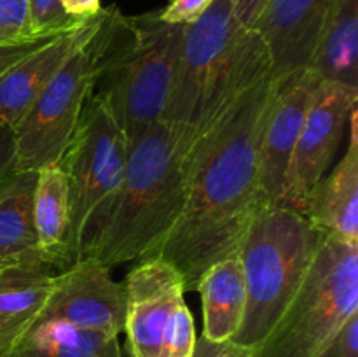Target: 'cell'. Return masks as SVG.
Returning <instances> with one entry per match:
<instances>
[{
	"instance_id": "24",
	"label": "cell",
	"mask_w": 358,
	"mask_h": 357,
	"mask_svg": "<svg viewBox=\"0 0 358 357\" xmlns=\"http://www.w3.org/2000/svg\"><path fill=\"white\" fill-rule=\"evenodd\" d=\"M215 0H170L163 10H159V20L170 24L194 23Z\"/></svg>"
},
{
	"instance_id": "17",
	"label": "cell",
	"mask_w": 358,
	"mask_h": 357,
	"mask_svg": "<svg viewBox=\"0 0 358 357\" xmlns=\"http://www.w3.org/2000/svg\"><path fill=\"white\" fill-rule=\"evenodd\" d=\"M35 175L31 217L38 251L44 261L62 272L76 261L69 184L58 163L38 168Z\"/></svg>"
},
{
	"instance_id": "3",
	"label": "cell",
	"mask_w": 358,
	"mask_h": 357,
	"mask_svg": "<svg viewBox=\"0 0 358 357\" xmlns=\"http://www.w3.org/2000/svg\"><path fill=\"white\" fill-rule=\"evenodd\" d=\"M268 76H273L271 62L262 38L238 21L231 0H215L185 27L163 121L198 139Z\"/></svg>"
},
{
	"instance_id": "26",
	"label": "cell",
	"mask_w": 358,
	"mask_h": 357,
	"mask_svg": "<svg viewBox=\"0 0 358 357\" xmlns=\"http://www.w3.org/2000/svg\"><path fill=\"white\" fill-rule=\"evenodd\" d=\"M322 357H358V314L353 315Z\"/></svg>"
},
{
	"instance_id": "14",
	"label": "cell",
	"mask_w": 358,
	"mask_h": 357,
	"mask_svg": "<svg viewBox=\"0 0 358 357\" xmlns=\"http://www.w3.org/2000/svg\"><path fill=\"white\" fill-rule=\"evenodd\" d=\"M334 0H266L252 30L268 49L275 79L310 66Z\"/></svg>"
},
{
	"instance_id": "21",
	"label": "cell",
	"mask_w": 358,
	"mask_h": 357,
	"mask_svg": "<svg viewBox=\"0 0 358 357\" xmlns=\"http://www.w3.org/2000/svg\"><path fill=\"white\" fill-rule=\"evenodd\" d=\"M10 357H124V350L119 335L48 321L35 326Z\"/></svg>"
},
{
	"instance_id": "13",
	"label": "cell",
	"mask_w": 358,
	"mask_h": 357,
	"mask_svg": "<svg viewBox=\"0 0 358 357\" xmlns=\"http://www.w3.org/2000/svg\"><path fill=\"white\" fill-rule=\"evenodd\" d=\"M103 16L100 9L72 30L48 38L0 76V128H16L38 94L96 34Z\"/></svg>"
},
{
	"instance_id": "20",
	"label": "cell",
	"mask_w": 358,
	"mask_h": 357,
	"mask_svg": "<svg viewBox=\"0 0 358 357\" xmlns=\"http://www.w3.org/2000/svg\"><path fill=\"white\" fill-rule=\"evenodd\" d=\"M310 69L322 80L358 88V0H334Z\"/></svg>"
},
{
	"instance_id": "2",
	"label": "cell",
	"mask_w": 358,
	"mask_h": 357,
	"mask_svg": "<svg viewBox=\"0 0 358 357\" xmlns=\"http://www.w3.org/2000/svg\"><path fill=\"white\" fill-rule=\"evenodd\" d=\"M194 140L180 126L159 121L128 144L117 192L79 258L112 270L156 254L184 210Z\"/></svg>"
},
{
	"instance_id": "18",
	"label": "cell",
	"mask_w": 358,
	"mask_h": 357,
	"mask_svg": "<svg viewBox=\"0 0 358 357\" xmlns=\"http://www.w3.org/2000/svg\"><path fill=\"white\" fill-rule=\"evenodd\" d=\"M203 303V336L212 342L233 340L240 331L247 308V284L240 254L213 262L199 279Z\"/></svg>"
},
{
	"instance_id": "10",
	"label": "cell",
	"mask_w": 358,
	"mask_h": 357,
	"mask_svg": "<svg viewBox=\"0 0 358 357\" xmlns=\"http://www.w3.org/2000/svg\"><path fill=\"white\" fill-rule=\"evenodd\" d=\"M357 102L358 88L320 79L290 158L282 205L303 210L310 191L334 160Z\"/></svg>"
},
{
	"instance_id": "5",
	"label": "cell",
	"mask_w": 358,
	"mask_h": 357,
	"mask_svg": "<svg viewBox=\"0 0 358 357\" xmlns=\"http://www.w3.org/2000/svg\"><path fill=\"white\" fill-rule=\"evenodd\" d=\"M324 233L296 209L264 203L238 254L247 284V308L233 342L257 346L303 282Z\"/></svg>"
},
{
	"instance_id": "1",
	"label": "cell",
	"mask_w": 358,
	"mask_h": 357,
	"mask_svg": "<svg viewBox=\"0 0 358 357\" xmlns=\"http://www.w3.org/2000/svg\"><path fill=\"white\" fill-rule=\"evenodd\" d=\"M275 93V77L261 79L192 144L184 210L152 255L178 270L185 290L238 252L257 210L269 203L259 182V147Z\"/></svg>"
},
{
	"instance_id": "12",
	"label": "cell",
	"mask_w": 358,
	"mask_h": 357,
	"mask_svg": "<svg viewBox=\"0 0 358 357\" xmlns=\"http://www.w3.org/2000/svg\"><path fill=\"white\" fill-rule=\"evenodd\" d=\"M320 77L308 66L276 79V93L259 147V182L266 202L280 203L287 170Z\"/></svg>"
},
{
	"instance_id": "29",
	"label": "cell",
	"mask_w": 358,
	"mask_h": 357,
	"mask_svg": "<svg viewBox=\"0 0 358 357\" xmlns=\"http://www.w3.org/2000/svg\"><path fill=\"white\" fill-rule=\"evenodd\" d=\"M234 7V14H236L238 21L243 27L252 28L254 27L255 20H257L259 13L264 7L266 0H231Z\"/></svg>"
},
{
	"instance_id": "4",
	"label": "cell",
	"mask_w": 358,
	"mask_h": 357,
	"mask_svg": "<svg viewBox=\"0 0 358 357\" xmlns=\"http://www.w3.org/2000/svg\"><path fill=\"white\" fill-rule=\"evenodd\" d=\"M184 30V24L161 21L157 13L124 16L108 7L103 56L91 94L110 112L128 144L164 119Z\"/></svg>"
},
{
	"instance_id": "15",
	"label": "cell",
	"mask_w": 358,
	"mask_h": 357,
	"mask_svg": "<svg viewBox=\"0 0 358 357\" xmlns=\"http://www.w3.org/2000/svg\"><path fill=\"white\" fill-rule=\"evenodd\" d=\"M350 140L345 156L308 195L303 214L320 233L358 241V118L350 114Z\"/></svg>"
},
{
	"instance_id": "11",
	"label": "cell",
	"mask_w": 358,
	"mask_h": 357,
	"mask_svg": "<svg viewBox=\"0 0 358 357\" xmlns=\"http://www.w3.org/2000/svg\"><path fill=\"white\" fill-rule=\"evenodd\" d=\"M124 284L93 258H79L58 272L51 298L37 326L62 321L80 329L119 335L124 328Z\"/></svg>"
},
{
	"instance_id": "16",
	"label": "cell",
	"mask_w": 358,
	"mask_h": 357,
	"mask_svg": "<svg viewBox=\"0 0 358 357\" xmlns=\"http://www.w3.org/2000/svg\"><path fill=\"white\" fill-rule=\"evenodd\" d=\"M45 261L16 262L0 268V357H10L37 326L56 282Z\"/></svg>"
},
{
	"instance_id": "22",
	"label": "cell",
	"mask_w": 358,
	"mask_h": 357,
	"mask_svg": "<svg viewBox=\"0 0 358 357\" xmlns=\"http://www.w3.org/2000/svg\"><path fill=\"white\" fill-rule=\"evenodd\" d=\"M28 2V27L34 38H49L69 31L83 23L66 14L62 0H27ZM91 18V16H90Z\"/></svg>"
},
{
	"instance_id": "28",
	"label": "cell",
	"mask_w": 358,
	"mask_h": 357,
	"mask_svg": "<svg viewBox=\"0 0 358 357\" xmlns=\"http://www.w3.org/2000/svg\"><path fill=\"white\" fill-rule=\"evenodd\" d=\"M44 41H48V38H38V41L23 42V44L16 46H2V48H0V76H2L6 70H9L14 63L20 62L24 55L34 51V49L37 48V46H41Z\"/></svg>"
},
{
	"instance_id": "9",
	"label": "cell",
	"mask_w": 358,
	"mask_h": 357,
	"mask_svg": "<svg viewBox=\"0 0 358 357\" xmlns=\"http://www.w3.org/2000/svg\"><path fill=\"white\" fill-rule=\"evenodd\" d=\"M178 270L159 258L140 259L124 282L128 357H191L194 317Z\"/></svg>"
},
{
	"instance_id": "27",
	"label": "cell",
	"mask_w": 358,
	"mask_h": 357,
	"mask_svg": "<svg viewBox=\"0 0 358 357\" xmlns=\"http://www.w3.org/2000/svg\"><path fill=\"white\" fill-rule=\"evenodd\" d=\"M16 172V150H14L13 130L0 128V182Z\"/></svg>"
},
{
	"instance_id": "30",
	"label": "cell",
	"mask_w": 358,
	"mask_h": 357,
	"mask_svg": "<svg viewBox=\"0 0 358 357\" xmlns=\"http://www.w3.org/2000/svg\"><path fill=\"white\" fill-rule=\"evenodd\" d=\"M62 6L72 18L84 20L101 9V0H62Z\"/></svg>"
},
{
	"instance_id": "7",
	"label": "cell",
	"mask_w": 358,
	"mask_h": 357,
	"mask_svg": "<svg viewBox=\"0 0 358 357\" xmlns=\"http://www.w3.org/2000/svg\"><path fill=\"white\" fill-rule=\"evenodd\" d=\"M126 158L128 139L103 104L91 94L58 163L69 184L76 259L107 216L122 181Z\"/></svg>"
},
{
	"instance_id": "6",
	"label": "cell",
	"mask_w": 358,
	"mask_h": 357,
	"mask_svg": "<svg viewBox=\"0 0 358 357\" xmlns=\"http://www.w3.org/2000/svg\"><path fill=\"white\" fill-rule=\"evenodd\" d=\"M358 314V241L324 234L303 282L255 357H322Z\"/></svg>"
},
{
	"instance_id": "23",
	"label": "cell",
	"mask_w": 358,
	"mask_h": 357,
	"mask_svg": "<svg viewBox=\"0 0 358 357\" xmlns=\"http://www.w3.org/2000/svg\"><path fill=\"white\" fill-rule=\"evenodd\" d=\"M30 41L38 38L30 34L27 0H0V48Z\"/></svg>"
},
{
	"instance_id": "31",
	"label": "cell",
	"mask_w": 358,
	"mask_h": 357,
	"mask_svg": "<svg viewBox=\"0 0 358 357\" xmlns=\"http://www.w3.org/2000/svg\"><path fill=\"white\" fill-rule=\"evenodd\" d=\"M124 357H128V356H126V352H124Z\"/></svg>"
},
{
	"instance_id": "19",
	"label": "cell",
	"mask_w": 358,
	"mask_h": 357,
	"mask_svg": "<svg viewBox=\"0 0 358 357\" xmlns=\"http://www.w3.org/2000/svg\"><path fill=\"white\" fill-rule=\"evenodd\" d=\"M35 177V172L16 170L0 182V268L44 261L31 217Z\"/></svg>"
},
{
	"instance_id": "8",
	"label": "cell",
	"mask_w": 358,
	"mask_h": 357,
	"mask_svg": "<svg viewBox=\"0 0 358 357\" xmlns=\"http://www.w3.org/2000/svg\"><path fill=\"white\" fill-rule=\"evenodd\" d=\"M107 16L105 9L96 34L59 70L13 130L16 170L35 172L62 160L100 70Z\"/></svg>"
},
{
	"instance_id": "25",
	"label": "cell",
	"mask_w": 358,
	"mask_h": 357,
	"mask_svg": "<svg viewBox=\"0 0 358 357\" xmlns=\"http://www.w3.org/2000/svg\"><path fill=\"white\" fill-rule=\"evenodd\" d=\"M191 357H255V349L248 345L226 340V342H212L201 336L196 340V346Z\"/></svg>"
}]
</instances>
